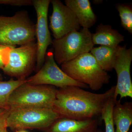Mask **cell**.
<instances>
[{"mask_svg":"<svg viewBox=\"0 0 132 132\" xmlns=\"http://www.w3.org/2000/svg\"><path fill=\"white\" fill-rule=\"evenodd\" d=\"M115 86L105 93L96 94L70 86L57 90L53 109L61 117L77 120L101 115L109 100L113 97Z\"/></svg>","mask_w":132,"mask_h":132,"instance_id":"cell-1","label":"cell"},{"mask_svg":"<svg viewBox=\"0 0 132 132\" xmlns=\"http://www.w3.org/2000/svg\"><path fill=\"white\" fill-rule=\"evenodd\" d=\"M61 69L71 79L87 85L93 91L101 89L111 78L90 52L62 64Z\"/></svg>","mask_w":132,"mask_h":132,"instance_id":"cell-2","label":"cell"},{"mask_svg":"<svg viewBox=\"0 0 132 132\" xmlns=\"http://www.w3.org/2000/svg\"><path fill=\"white\" fill-rule=\"evenodd\" d=\"M35 25L26 11L12 16H0V45L9 47L35 41Z\"/></svg>","mask_w":132,"mask_h":132,"instance_id":"cell-3","label":"cell"},{"mask_svg":"<svg viewBox=\"0 0 132 132\" xmlns=\"http://www.w3.org/2000/svg\"><path fill=\"white\" fill-rule=\"evenodd\" d=\"M57 89L50 85L25 82L13 92L9 101L10 110L19 108H53Z\"/></svg>","mask_w":132,"mask_h":132,"instance_id":"cell-4","label":"cell"},{"mask_svg":"<svg viewBox=\"0 0 132 132\" xmlns=\"http://www.w3.org/2000/svg\"><path fill=\"white\" fill-rule=\"evenodd\" d=\"M92 34L88 29L82 28L80 31H73L60 39L53 40L52 45L56 63L62 65L89 53L94 46Z\"/></svg>","mask_w":132,"mask_h":132,"instance_id":"cell-5","label":"cell"},{"mask_svg":"<svg viewBox=\"0 0 132 132\" xmlns=\"http://www.w3.org/2000/svg\"><path fill=\"white\" fill-rule=\"evenodd\" d=\"M61 117L53 108H25L10 110L6 126L13 130L46 129Z\"/></svg>","mask_w":132,"mask_h":132,"instance_id":"cell-6","label":"cell"},{"mask_svg":"<svg viewBox=\"0 0 132 132\" xmlns=\"http://www.w3.org/2000/svg\"><path fill=\"white\" fill-rule=\"evenodd\" d=\"M37 44L32 42L20 47H11L7 63L2 69L5 74L16 79L26 78L35 69L37 60Z\"/></svg>","mask_w":132,"mask_h":132,"instance_id":"cell-7","label":"cell"},{"mask_svg":"<svg viewBox=\"0 0 132 132\" xmlns=\"http://www.w3.org/2000/svg\"><path fill=\"white\" fill-rule=\"evenodd\" d=\"M26 82L34 85H50L60 88L70 86L84 88L88 87L71 79L59 67L55 60L52 49L46 53L42 67L35 75L26 79Z\"/></svg>","mask_w":132,"mask_h":132,"instance_id":"cell-8","label":"cell"},{"mask_svg":"<svg viewBox=\"0 0 132 132\" xmlns=\"http://www.w3.org/2000/svg\"><path fill=\"white\" fill-rule=\"evenodd\" d=\"M132 61V48H127L126 45L116 47L113 69L117 75V82L113 97L114 102L118 95L120 100L123 98H132V82L131 65Z\"/></svg>","mask_w":132,"mask_h":132,"instance_id":"cell-9","label":"cell"},{"mask_svg":"<svg viewBox=\"0 0 132 132\" xmlns=\"http://www.w3.org/2000/svg\"><path fill=\"white\" fill-rule=\"evenodd\" d=\"M32 2L37 15L35 36L37 52L35 70L37 72L44 64L47 50L53 42L48 25V13L51 1L33 0Z\"/></svg>","mask_w":132,"mask_h":132,"instance_id":"cell-10","label":"cell"},{"mask_svg":"<svg viewBox=\"0 0 132 132\" xmlns=\"http://www.w3.org/2000/svg\"><path fill=\"white\" fill-rule=\"evenodd\" d=\"M53 13L50 28L54 39H60L68 33L79 31L80 25L73 12L59 0H52Z\"/></svg>","mask_w":132,"mask_h":132,"instance_id":"cell-11","label":"cell"},{"mask_svg":"<svg viewBox=\"0 0 132 132\" xmlns=\"http://www.w3.org/2000/svg\"><path fill=\"white\" fill-rule=\"evenodd\" d=\"M97 119L77 120L60 117L44 130L45 132H93L99 125Z\"/></svg>","mask_w":132,"mask_h":132,"instance_id":"cell-12","label":"cell"},{"mask_svg":"<svg viewBox=\"0 0 132 132\" xmlns=\"http://www.w3.org/2000/svg\"><path fill=\"white\" fill-rule=\"evenodd\" d=\"M65 1L66 6L73 12L80 25L83 28H90L95 24L97 16L88 0H65Z\"/></svg>","mask_w":132,"mask_h":132,"instance_id":"cell-13","label":"cell"},{"mask_svg":"<svg viewBox=\"0 0 132 132\" xmlns=\"http://www.w3.org/2000/svg\"><path fill=\"white\" fill-rule=\"evenodd\" d=\"M125 37L109 25L101 24L98 26L94 34H92L93 45H99L116 47L121 42L125 41Z\"/></svg>","mask_w":132,"mask_h":132,"instance_id":"cell-14","label":"cell"},{"mask_svg":"<svg viewBox=\"0 0 132 132\" xmlns=\"http://www.w3.org/2000/svg\"><path fill=\"white\" fill-rule=\"evenodd\" d=\"M115 132H128L132 124V102H126L121 104L120 100L116 101L112 110Z\"/></svg>","mask_w":132,"mask_h":132,"instance_id":"cell-15","label":"cell"},{"mask_svg":"<svg viewBox=\"0 0 132 132\" xmlns=\"http://www.w3.org/2000/svg\"><path fill=\"white\" fill-rule=\"evenodd\" d=\"M116 47L101 46L93 47L90 53L102 69L106 72L112 71L113 69Z\"/></svg>","mask_w":132,"mask_h":132,"instance_id":"cell-16","label":"cell"},{"mask_svg":"<svg viewBox=\"0 0 132 132\" xmlns=\"http://www.w3.org/2000/svg\"><path fill=\"white\" fill-rule=\"evenodd\" d=\"M26 82L25 80L11 79L0 81V108L9 109V101L13 92L18 87Z\"/></svg>","mask_w":132,"mask_h":132,"instance_id":"cell-17","label":"cell"},{"mask_svg":"<svg viewBox=\"0 0 132 132\" xmlns=\"http://www.w3.org/2000/svg\"><path fill=\"white\" fill-rule=\"evenodd\" d=\"M120 16L121 26L132 34V8L128 4H118L116 6Z\"/></svg>","mask_w":132,"mask_h":132,"instance_id":"cell-18","label":"cell"},{"mask_svg":"<svg viewBox=\"0 0 132 132\" xmlns=\"http://www.w3.org/2000/svg\"><path fill=\"white\" fill-rule=\"evenodd\" d=\"M115 102L113 97L107 102L104 106L101 114V119L104 120L105 127V132H115L112 119V110Z\"/></svg>","mask_w":132,"mask_h":132,"instance_id":"cell-19","label":"cell"},{"mask_svg":"<svg viewBox=\"0 0 132 132\" xmlns=\"http://www.w3.org/2000/svg\"><path fill=\"white\" fill-rule=\"evenodd\" d=\"M11 47L0 45V69H2L7 63Z\"/></svg>","mask_w":132,"mask_h":132,"instance_id":"cell-20","label":"cell"},{"mask_svg":"<svg viewBox=\"0 0 132 132\" xmlns=\"http://www.w3.org/2000/svg\"><path fill=\"white\" fill-rule=\"evenodd\" d=\"M32 4V2L31 0H0V5L21 6L31 5Z\"/></svg>","mask_w":132,"mask_h":132,"instance_id":"cell-21","label":"cell"},{"mask_svg":"<svg viewBox=\"0 0 132 132\" xmlns=\"http://www.w3.org/2000/svg\"><path fill=\"white\" fill-rule=\"evenodd\" d=\"M9 111L10 109L0 108V128L6 127V121Z\"/></svg>","mask_w":132,"mask_h":132,"instance_id":"cell-22","label":"cell"},{"mask_svg":"<svg viewBox=\"0 0 132 132\" xmlns=\"http://www.w3.org/2000/svg\"><path fill=\"white\" fill-rule=\"evenodd\" d=\"M0 132H7V128L4 127L0 128Z\"/></svg>","mask_w":132,"mask_h":132,"instance_id":"cell-23","label":"cell"},{"mask_svg":"<svg viewBox=\"0 0 132 132\" xmlns=\"http://www.w3.org/2000/svg\"><path fill=\"white\" fill-rule=\"evenodd\" d=\"M28 132L27 131H26V130H17V131H16V132Z\"/></svg>","mask_w":132,"mask_h":132,"instance_id":"cell-24","label":"cell"},{"mask_svg":"<svg viewBox=\"0 0 132 132\" xmlns=\"http://www.w3.org/2000/svg\"><path fill=\"white\" fill-rule=\"evenodd\" d=\"M93 132H103V131H102V130H100V129H97V130H95V131H94Z\"/></svg>","mask_w":132,"mask_h":132,"instance_id":"cell-25","label":"cell"},{"mask_svg":"<svg viewBox=\"0 0 132 132\" xmlns=\"http://www.w3.org/2000/svg\"><path fill=\"white\" fill-rule=\"evenodd\" d=\"M3 80L2 76L1 74L0 73V81H2Z\"/></svg>","mask_w":132,"mask_h":132,"instance_id":"cell-26","label":"cell"}]
</instances>
